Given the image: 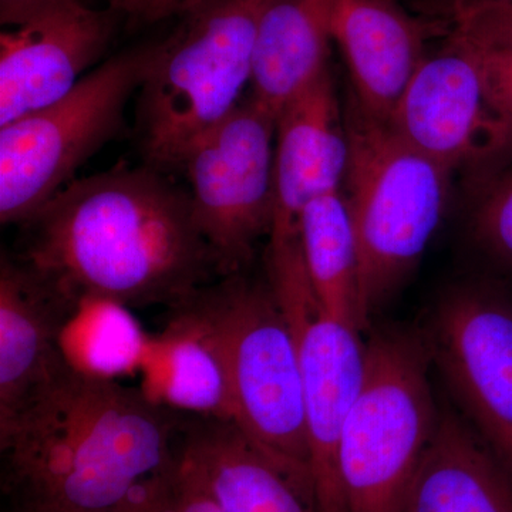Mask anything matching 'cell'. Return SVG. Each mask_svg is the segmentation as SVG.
Wrapping results in <instances>:
<instances>
[{"mask_svg":"<svg viewBox=\"0 0 512 512\" xmlns=\"http://www.w3.org/2000/svg\"><path fill=\"white\" fill-rule=\"evenodd\" d=\"M19 227L16 258L76 305L174 309L224 276L190 194L150 165L74 180Z\"/></svg>","mask_w":512,"mask_h":512,"instance_id":"1","label":"cell"},{"mask_svg":"<svg viewBox=\"0 0 512 512\" xmlns=\"http://www.w3.org/2000/svg\"><path fill=\"white\" fill-rule=\"evenodd\" d=\"M185 417L72 366L0 424L12 510L128 512L180 456Z\"/></svg>","mask_w":512,"mask_h":512,"instance_id":"2","label":"cell"},{"mask_svg":"<svg viewBox=\"0 0 512 512\" xmlns=\"http://www.w3.org/2000/svg\"><path fill=\"white\" fill-rule=\"evenodd\" d=\"M343 197L359 258L363 328L416 271L446 214L453 174L348 97Z\"/></svg>","mask_w":512,"mask_h":512,"instance_id":"3","label":"cell"},{"mask_svg":"<svg viewBox=\"0 0 512 512\" xmlns=\"http://www.w3.org/2000/svg\"><path fill=\"white\" fill-rule=\"evenodd\" d=\"M268 2L207 0L153 45L137 100L138 140L150 167L180 170L192 143L247 96L256 32Z\"/></svg>","mask_w":512,"mask_h":512,"instance_id":"4","label":"cell"},{"mask_svg":"<svg viewBox=\"0 0 512 512\" xmlns=\"http://www.w3.org/2000/svg\"><path fill=\"white\" fill-rule=\"evenodd\" d=\"M174 309L217 346L239 429L272 456L309 468L298 342L269 282L222 276Z\"/></svg>","mask_w":512,"mask_h":512,"instance_id":"5","label":"cell"},{"mask_svg":"<svg viewBox=\"0 0 512 512\" xmlns=\"http://www.w3.org/2000/svg\"><path fill=\"white\" fill-rule=\"evenodd\" d=\"M431 357L416 330L376 333L339 446L346 512H402L439 424Z\"/></svg>","mask_w":512,"mask_h":512,"instance_id":"6","label":"cell"},{"mask_svg":"<svg viewBox=\"0 0 512 512\" xmlns=\"http://www.w3.org/2000/svg\"><path fill=\"white\" fill-rule=\"evenodd\" d=\"M153 45L110 57L62 99L0 127V221L23 224L124 124Z\"/></svg>","mask_w":512,"mask_h":512,"instance_id":"7","label":"cell"},{"mask_svg":"<svg viewBox=\"0 0 512 512\" xmlns=\"http://www.w3.org/2000/svg\"><path fill=\"white\" fill-rule=\"evenodd\" d=\"M276 124L274 114L247 94L192 143L181 163L195 221L224 276L244 272L259 239L271 231Z\"/></svg>","mask_w":512,"mask_h":512,"instance_id":"8","label":"cell"},{"mask_svg":"<svg viewBox=\"0 0 512 512\" xmlns=\"http://www.w3.org/2000/svg\"><path fill=\"white\" fill-rule=\"evenodd\" d=\"M389 123L476 190L512 158V127L495 107L470 40L448 33L420 64Z\"/></svg>","mask_w":512,"mask_h":512,"instance_id":"9","label":"cell"},{"mask_svg":"<svg viewBox=\"0 0 512 512\" xmlns=\"http://www.w3.org/2000/svg\"><path fill=\"white\" fill-rule=\"evenodd\" d=\"M424 339L468 423L512 471V285L494 276L451 286Z\"/></svg>","mask_w":512,"mask_h":512,"instance_id":"10","label":"cell"},{"mask_svg":"<svg viewBox=\"0 0 512 512\" xmlns=\"http://www.w3.org/2000/svg\"><path fill=\"white\" fill-rule=\"evenodd\" d=\"M278 302L298 342L309 471L319 512H346L339 446L365 379L366 345L360 330L320 311L313 293Z\"/></svg>","mask_w":512,"mask_h":512,"instance_id":"11","label":"cell"},{"mask_svg":"<svg viewBox=\"0 0 512 512\" xmlns=\"http://www.w3.org/2000/svg\"><path fill=\"white\" fill-rule=\"evenodd\" d=\"M113 9L64 0L0 35V127L72 92L106 52Z\"/></svg>","mask_w":512,"mask_h":512,"instance_id":"12","label":"cell"},{"mask_svg":"<svg viewBox=\"0 0 512 512\" xmlns=\"http://www.w3.org/2000/svg\"><path fill=\"white\" fill-rule=\"evenodd\" d=\"M346 164L345 119L329 70L278 117L269 258L302 254L303 215L320 195L342 190Z\"/></svg>","mask_w":512,"mask_h":512,"instance_id":"13","label":"cell"},{"mask_svg":"<svg viewBox=\"0 0 512 512\" xmlns=\"http://www.w3.org/2000/svg\"><path fill=\"white\" fill-rule=\"evenodd\" d=\"M450 32L443 16L414 15L400 0H336L332 37L348 67L350 99L389 121L430 43Z\"/></svg>","mask_w":512,"mask_h":512,"instance_id":"14","label":"cell"},{"mask_svg":"<svg viewBox=\"0 0 512 512\" xmlns=\"http://www.w3.org/2000/svg\"><path fill=\"white\" fill-rule=\"evenodd\" d=\"M76 303L16 256L0 261V424L28 406L69 367L62 348Z\"/></svg>","mask_w":512,"mask_h":512,"instance_id":"15","label":"cell"},{"mask_svg":"<svg viewBox=\"0 0 512 512\" xmlns=\"http://www.w3.org/2000/svg\"><path fill=\"white\" fill-rule=\"evenodd\" d=\"M180 454L222 512H319L309 468L272 456L234 421L188 416Z\"/></svg>","mask_w":512,"mask_h":512,"instance_id":"16","label":"cell"},{"mask_svg":"<svg viewBox=\"0 0 512 512\" xmlns=\"http://www.w3.org/2000/svg\"><path fill=\"white\" fill-rule=\"evenodd\" d=\"M402 512H512V471L468 421L441 410Z\"/></svg>","mask_w":512,"mask_h":512,"instance_id":"17","label":"cell"},{"mask_svg":"<svg viewBox=\"0 0 512 512\" xmlns=\"http://www.w3.org/2000/svg\"><path fill=\"white\" fill-rule=\"evenodd\" d=\"M336 0H269L256 32L247 93L278 119L328 73Z\"/></svg>","mask_w":512,"mask_h":512,"instance_id":"18","label":"cell"},{"mask_svg":"<svg viewBox=\"0 0 512 512\" xmlns=\"http://www.w3.org/2000/svg\"><path fill=\"white\" fill-rule=\"evenodd\" d=\"M151 339L141 390L153 402L188 416L234 421L231 387L217 346L184 312Z\"/></svg>","mask_w":512,"mask_h":512,"instance_id":"19","label":"cell"},{"mask_svg":"<svg viewBox=\"0 0 512 512\" xmlns=\"http://www.w3.org/2000/svg\"><path fill=\"white\" fill-rule=\"evenodd\" d=\"M303 261L320 311L363 330L359 305V258L342 190L309 205L301 227Z\"/></svg>","mask_w":512,"mask_h":512,"instance_id":"20","label":"cell"},{"mask_svg":"<svg viewBox=\"0 0 512 512\" xmlns=\"http://www.w3.org/2000/svg\"><path fill=\"white\" fill-rule=\"evenodd\" d=\"M150 343L130 308L107 299L80 302L62 336L69 365L103 380L141 370Z\"/></svg>","mask_w":512,"mask_h":512,"instance_id":"21","label":"cell"},{"mask_svg":"<svg viewBox=\"0 0 512 512\" xmlns=\"http://www.w3.org/2000/svg\"><path fill=\"white\" fill-rule=\"evenodd\" d=\"M470 237L495 276L512 285V158L474 190Z\"/></svg>","mask_w":512,"mask_h":512,"instance_id":"22","label":"cell"},{"mask_svg":"<svg viewBox=\"0 0 512 512\" xmlns=\"http://www.w3.org/2000/svg\"><path fill=\"white\" fill-rule=\"evenodd\" d=\"M440 16L454 32L512 52V0H441Z\"/></svg>","mask_w":512,"mask_h":512,"instance_id":"23","label":"cell"},{"mask_svg":"<svg viewBox=\"0 0 512 512\" xmlns=\"http://www.w3.org/2000/svg\"><path fill=\"white\" fill-rule=\"evenodd\" d=\"M128 512H222L220 505L183 457L154 481Z\"/></svg>","mask_w":512,"mask_h":512,"instance_id":"24","label":"cell"},{"mask_svg":"<svg viewBox=\"0 0 512 512\" xmlns=\"http://www.w3.org/2000/svg\"><path fill=\"white\" fill-rule=\"evenodd\" d=\"M468 40L476 50L495 107L512 127V52Z\"/></svg>","mask_w":512,"mask_h":512,"instance_id":"25","label":"cell"},{"mask_svg":"<svg viewBox=\"0 0 512 512\" xmlns=\"http://www.w3.org/2000/svg\"><path fill=\"white\" fill-rule=\"evenodd\" d=\"M207 0H107L109 8L128 22L150 25L161 20L183 16Z\"/></svg>","mask_w":512,"mask_h":512,"instance_id":"26","label":"cell"},{"mask_svg":"<svg viewBox=\"0 0 512 512\" xmlns=\"http://www.w3.org/2000/svg\"><path fill=\"white\" fill-rule=\"evenodd\" d=\"M64 0H0V23L19 26L37 13Z\"/></svg>","mask_w":512,"mask_h":512,"instance_id":"27","label":"cell"},{"mask_svg":"<svg viewBox=\"0 0 512 512\" xmlns=\"http://www.w3.org/2000/svg\"><path fill=\"white\" fill-rule=\"evenodd\" d=\"M10 512H32V511L12 510Z\"/></svg>","mask_w":512,"mask_h":512,"instance_id":"28","label":"cell"}]
</instances>
